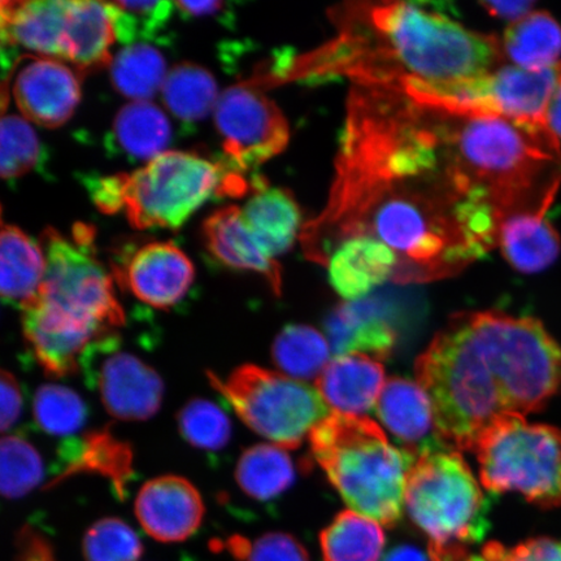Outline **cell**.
<instances>
[{"mask_svg": "<svg viewBox=\"0 0 561 561\" xmlns=\"http://www.w3.org/2000/svg\"><path fill=\"white\" fill-rule=\"evenodd\" d=\"M407 512L438 550L467 549L489 530V501L459 450L421 454L407 481Z\"/></svg>", "mask_w": 561, "mask_h": 561, "instance_id": "cell-6", "label": "cell"}, {"mask_svg": "<svg viewBox=\"0 0 561 561\" xmlns=\"http://www.w3.org/2000/svg\"><path fill=\"white\" fill-rule=\"evenodd\" d=\"M161 96L171 114L184 122H198L215 112L219 90L207 69L182 62L168 72Z\"/></svg>", "mask_w": 561, "mask_h": 561, "instance_id": "cell-32", "label": "cell"}, {"mask_svg": "<svg viewBox=\"0 0 561 561\" xmlns=\"http://www.w3.org/2000/svg\"><path fill=\"white\" fill-rule=\"evenodd\" d=\"M331 347L324 335L308 325H289L272 345V360L280 374L297 381L318 378L329 364Z\"/></svg>", "mask_w": 561, "mask_h": 561, "instance_id": "cell-34", "label": "cell"}, {"mask_svg": "<svg viewBox=\"0 0 561 561\" xmlns=\"http://www.w3.org/2000/svg\"><path fill=\"white\" fill-rule=\"evenodd\" d=\"M60 459L62 469L56 482L79 473L101 474L123 496L133 476L131 447L108 430L91 432L82 439L69 440L62 448Z\"/></svg>", "mask_w": 561, "mask_h": 561, "instance_id": "cell-27", "label": "cell"}, {"mask_svg": "<svg viewBox=\"0 0 561 561\" xmlns=\"http://www.w3.org/2000/svg\"><path fill=\"white\" fill-rule=\"evenodd\" d=\"M115 39L114 21L105 2L69 0L62 61L72 62L80 75L110 66Z\"/></svg>", "mask_w": 561, "mask_h": 561, "instance_id": "cell-23", "label": "cell"}, {"mask_svg": "<svg viewBox=\"0 0 561 561\" xmlns=\"http://www.w3.org/2000/svg\"><path fill=\"white\" fill-rule=\"evenodd\" d=\"M12 95L25 121L58 128L80 103V77L61 60L27 56L13 81Z\"/></svg>", "mask_w": 561, "mask_h": 561, "instance_id": "cell-15", "label": "cell"}, {"mask_svg": "<svg viewBox=\"0 0 561 561\" xmlns=\"http://www.w3.org/2000/svg\"><path fill=\"white\" fill-rule=\"evenodd\" d=\"M501 42L504 61L512 66L542 70L560 62L561 26L549 12L533 11L510 24Z\"/></svg>", "mask_w": 561, "mask_h": 561, "instance_id": "cell-28", "label": "cell"}, {"mask_svg": "<svg viewBox=\"0 0 561 561\" xmlns=\"http://www.w3.org/2000/svg\"><path fill=\"white\" fill-rule=\"evenodd\" d=\"M546 124L553 133V136L561 140V76L556 93L551 98L549 108H547Z\"/></svg>", "mask_w": 561, "mask_h": 561, "instance_id": "cell-46", "label": "cell"}, {"mask_svg": "<svg viewBox=\"0 0 561 561\" xmlns=\"http://www.w3.org/2000/svg\"><path fill=\"white\" fill-rule=\"evenodd\" d=\"M44 479V461L30 440L11 434L2 439L0 489L7 500H19Z\"/></svg>", "mask_w": 561, "mask_h": 561, "instance_id": "cell-37", "label": "cell"}, {"mask_svg": "<svg viewBox=\"0 0 561 561\" xmlns=\"http://www.w3.org/2000/svg\"><path fill=\"white\" fill-rule=\"evenodd\" d=\"M85 561H138L144 545L121 518L105 517L90 526L82 543Z\"/></svg>", "mask_w": 561, "mask_h": 561, "instance_id": "cell-39", "label": "cell"}, {"mask_svg": "<svg viewBox=\"0 0 561 561\" xmlns=\"http://www.w3.org/2000/svg\"><path fill=\"white\" fill-rule=\"evenodd\" d=\"M430 553L434 561H486L481 557H469L468 550H433Z\"/></svg>", "mask_w": 561, "mask_h": 561, "instance_id": "cell-48", "label": "cell"}, {"mask_svg": "<svg viewBox=\"0 0 561 561\" xmlns=\"http://www.w3.org/2000/svg\"><path fill=\"white\" fill-rule=\"evenodd\" d=\"M227 165L243 174L279 156L290 139L278 105L250 81L224 90L214 112Z\"/></svg>", "mask_w": 561, "mask_h": 561, "instance_id": "cell-11", "label": "cell"}, {"mask_svg": "<svg viewBox=\"0 0 561 561\" xmlns=\"http://www.w3.org/2000/svg\"><path fill=\"white\" fill-rule=\"evenodd\" d=\"M35 423L55 437H70L87 423L88 407L72 389L61 385H44L33 399Z\"/></svg>", "mask_w": 561, "mask_h": 561, "instance_id": "cell-35", "label": "cell"}, {"mask_svg": "<svg viewBox=\"0 0 561 561\" xmlns=\"http://www.w3.org/2000/svg\"><path fill=\"white\" fill-rule=\"evenodd\" d=\"M112 270L133 297L158 310L184 299L195 278L191 259L173 242H147L128 250Z\"/></svg>", "mask_w": 561, "mask_h": 561, "instance_id": "cell-13", "label": "cell"}, {"mask_svg": "<svg viewBox=\"0 0 561 561\" xmlns=\"http://www.w3.org/2000/svg\"><path fill=\"white\" fill-rule=\"evenodd\" d=\"M171 137L170 121L151 102H131L115 118V142L130 158L150 161L161 156Z\"/></svg>", "mask_w": 561, "mask_h": 561, "instance_id": "cell-30", "label": "cell"}, {"mask_svg": "<svg viewBox=\"0 0 561 561\" xmlns=\"http://www.w3.org/2000/svg\"><path fill=\"white\" fill-rule=\"evenodd\" d=\"M243 551L245 561H311L305 546L287 533H266Z\"/></svg>", "mask_w": 561, "mask_h": 561, "instance_id": "cell-42", "label": "cell"}, {"mask_svg": "<svg viewBox=\"0 0 561 561\" xmlns=\"http://www.w3.org/2000/svg\"><path fill=\"white\" fill-rule=\"evenodd\" d=\"M69 0H3V46H21L42 58L62 61Z\"/></svg>", "mask_w": 561, "mask_h": 561, "instance_id": "cell-19", "label": "cell"}, {"mask_svg": "<svg viewBox=\"0 0 561 561\" xmlns=\"http://www.w3.org/2000/svg\"><path fill=\"white\" fill-rule=\"evenodd\" d=\"M46 256L44 285L37 300L104 334H116L125 312L114 277L95 254L94 229L80 224L72 237L48 228L41 237Z\"/></svg>", "mask_w": 561, "mask_h": 561, "instance_id": "cell-8", "label": "cell"}, {"mask_svg": "<svg viewBox=\"0 0 561 561\" xmlns=\"http://www.w3.org/2000/svg\"><path fill=\"white\" fill-rule=\"evenodd\" d=\"M481 5L489 15L510 21L512 24L528 16L536 3L529 0H516V2H482Z\"/></svg>", "mask_w": 561, "mask_h": 561, "instance_id": "cell-44", "label": "cell"}, {"mask_svg": "<svg viewBox=\"0 0 561 561\" xmlns=\"http://www.w3.org/2000/svg\"><path fill=\"white\" fill-rule=\"evenodd\" d=\"M416 376L439 438L472 451L497 417L539 412L561 394V347L536 319L462 312L419 357Z\"/></svg>", "mask_w": 561, "mask_h": 561, "instance_id": "cell-2", "label": "cell"}, {"mask_svg": "<svg viewBox=\"0 0 561 561\" xmlns=\"http://www.w3.org/2000/svg\"><path fill=\"white\" fill-rule=\"evenodd\" d=\"M178 425L182 438L199 450H222L231 437V423L227 413L207 399L194 398L182 407Z\"/></svg>", "mask_w": 561, "mask_h": 561, "instance_id": "cell-36", "label": "cell"}, {"mask_svg": "<svg viewBox=\"0 0 561 561\" xmlns=\"http://www.w3.org/2000/svg\"><path fill=\"white\" fill-rule=\"evenodd\" d=\"M236 481L245 495L272 501L296 481V468L285 448L262 444L244 450L236 467Z\"/></svg>", "mask_w": 561, "mask_h": 561, "instance_id": "cell-29", "label": "cell"}, {"mask_svg": "<svg viewBox=\"0 0 561 561\" xmlns=\"http://www.w3.org/2000/svg\"><path fill=\"white\" fill-rule=\"evenodd\" d=\"M0 144V173L4 180L21 178L41 163L39 139L24 117L3 116Z\"/></svg>", "mask_w": 561, "mask_h": 561, "instance_id": "cell-40", "label": "cell"}, {"mask_svg": "<svg viewBox=\"0 0 561 561\" xmlns=\"http://www.w3.org/2000/svg\"><path fill=\"white\" fill-rule=\"evenodd\" d=\"M325 328L335 356L360 354L383 360L396 346L394 329L369 301L336 307Z\"/></svg>", "mask_w": 561, "mask_h": 561, "instance_id": "cell-24", "label": "cell"}, {"mask_svg": "<svg viewBox=\"0 0 561 561\" xmlns=\"http://www.w3.org/2000/svg\"><path fill=\"white\" fill-rule=\"evenodd\" d=\"M104 214L123 213L137 229H179L213 195L243 194L248 182L226 163L196 153L165 151L130 173L88 184Z\"/></svg>", "mask_w": 561, "mask_h": 561, "instance_id": "cell-5", "label": "cell"}, {"mask_svg": "<svg viewBox=\"0 0 561 561\" xmlns=\"http://www.w3.org/2000/svg\"><path fill=\"white\" fill-rule=\"evenodd\" d=\"M0 399H2V410H0V425L2 432L11 430L16 423L23 410V392L20 385L10 371L3 370L0 376Z\"/></svg>", "mask_w": 561, "mask_h": 561, "instance_id": "cell-43", "label": "cell"}, {"mask_svg": "<svg viewBox=\"0 0 561 561\" xmlns=\"http://www.w3.org/2000/svg\"><path fill=\"white\" fill-rule=\"evenodd\" d=\"M386 543L382 525L343 511L320 535L324 561H378Z\"/></svg>", "mask_w": 561, "mask_h": 561, "instance_id": "cell-31", "label": "cell"}, {"mask_svg": "<svg viewBox=\"0 0 561 561\" xmlns=\"http://www.w3.org/2000/svg\"><path fill=\"white\" fill-rule=\"evenodd\" d=\"M545 214L543 209L524 210L501 222L497 248L517 272H542L556 263L560 254V236Z\"/></svg>", "mask_w": 561, "mask_h": 561, "instance_id": "cell-25", "label": "cell"}, {"mask_svg": "<svg viewBox=\"0 0 561 561\" xmlns=\"http://www.w3.org/2000/svg\"><path fill=\"white\" fill-rule=\"evenodd\" d=\"M46 273L41 243L15 226H2L0 236V293L5 304L24 311L38 299Z\"/></svg>", "mask_w": 561, "mask_h": 561, "instance_id": "cell-26", "label": "cell"}, {"mask_svg": "<svg viewBox=\"0 0 561 561\" xmlns=\"http://www.w3.org/2000/svg\"><path fill=\"white\" fill-rule=\"evenodd\" d=\"M23 332L35 362L54 378L77 374L88 351L105 336L114 335L68 318L41 300L23 311Z\"/></svg>", "mask_w": 561, "mask_h": 561, "instance_id": "cell-14", "label": "cell"}, {"mask_svg": "<svg viewBox=\"0 0 561 561\" xmlns=\"http://www.w3.org/2000/svg\"><path fill=\"white\" fill-rule=\"evenodd\" d=\"M91 385L100 392L104 409L123 421H145L156 416L163 403L164 382L158 371L124 351L117 335L96 342L83 357Z\"/></svg>", "mask_w": 561, "mask_h": 561, "instance_id": "cell-12", "label": "cell"}, {"mask_svg": "<svg viewBox=\"0 0 561 561\" xmlns=\"http://www.w3.org/2000/svg\"><path fill=\"white\" fill-rule=\"evenodd\" d=\"M560 76L561 61L542 70L503 65L474 79L446 85L410 82L398 90L412 100L445 110L547 125V108Z\"/></svg>", "mask_w": 561, "mask_h": 561, "instance_id": "cell-10", "label": "cell"}, {"mask_svg": "<svg viewBox=\"0 0 561 561\" xmlns=\"http://www.w3.org/2000/svg\"><path fill=\"white\" fill-rule=\"evenodd\" d=\"M203 238L217 261L238 271L255 272L268 280L273 293L283 290L280 266L259 243L242 215L241 207L216 210L203 224Z\"/></svg>", "mask_w": 561, "mask_h": 561, "instance_id": "cell-18", "label": "cell"}, {"mask_svg": "<svg viewBox=\"0 0 561 561\" xmlns=\"http://www.w3.org/2000/svg\"><path fill=\"white\" fill-rule=\"evenodd\" d=\"M110 70L115 89L131 102H150L168 76L164 56L146 44L123 48L112 59Z\"/></svg>", "mask_w": 561, "mask_h": 561, "instance_id": "cell-33", "label": "cell"}, {"mask_svg": "<svg viewBox=\"0 0 561 561\" xmlns=\"http://www.w3.org/2000/svg\"><path fill=\"white\" fill-rule=\"evenodd\" d=\"M483 488L518 493L543 510L561 507V431L507 413L477 438L472 450Z\"/></svg>", "mask_w": 561, "mask_h": 561, "instance_id": "cell-7", "label": "cell"}, {"mask_svg": "<svg viewBox=\"0 0 561 561\" xmlns=\"http://www.w3.org/2000/svg\"><path fill=\"white\" fill-rule=\"evenodd\" d=\"M486 561H561V539L533 538L515 547L490 542L482 550Z\"/></svg>", "mask_w": 561, "mask_h": 561, "instance_id": "cell-41", "label": "cell"}, {"mask_svg": "<svg viewBox=\"0 0 561 561\" xmlns=\"http://www.w3.org/2000/svg\"><path fill=\"white\" fill-rule=\"evenodd\" d=\"M377 417L392 436L403 442L404 450L419 456L439 445L430 397L409 378L391 377L386 381L376 404Z\"/></svg>", "mask_w": 561, "mask_h": 561, "instance_id": "cell-17", "label": "cell"}, {"mask_svg": "<svg viewBox=\"0 0 561 561\" xmlns=\"http://www.w3.org/2000/svg\"><path fill=\"white\" fill-rule=\"evenodd\" d=\"M174 5L187 15L207 16L219 12L224 4L220 2H175Z\"/></svg>", "mask_w": 561, "mask_h": 561, "instance_id": "cell-47", "label": "cell"}, {"mask_svg": "<svg viewBox=\"0 0 561 561\" xmlns=\"http://www.w3.org/2000/svg\"><path fill=\"white\" fill-rule=\"evenodd\" d=\"M107 4L116 38L126 46L144 44L152 39L171 20L174 3L167 0L156 2H105Z\"/></svg>", "mask_w": 561, "mask_h": 561, "instance_id": "cell-38", "label": "cell"}, {"mask_svg": "<svg viewBox=\"0 0 561 561\" xmlns=\"http://www.w3.org/2000/svg\"><path fill=\"white\" fill-rule=\"evenodd\" d=\"M313 459L351 511L386 528L401 522L416 456L391 444L375 421L333 412L310 434Z\"/></svg>", "mask_w": 561, "mask_h": 561, "instance_id": "cell-4", "label": "cell"}, {"mask_svg": "<svg viewBox=\"0 0 561 561\" xmlns=\"http://www.w3.org/2000/svg\"><path fill=\"white\" fill-rule=\"evenodd\" d=\"M251 187V196L241 207L242 215L259 243L276 259L300 237V208L289 191L272 187L263 179L252 181Z\"/></svg>", "mask_w": 561, "mask_h": 561, "instance_id": "cell-22", "label": "cell"}, {"mask_svg": "<svg viewBox=\"0 0 561 561\" xmlns=\"http://www.w3.org/2000/svg\"><path fill=\"white\" fill-rule=\"evenodd\" d=\"M207 376L251 431L286 450L298 448L329 416L318 389L254 364L237 367L226 380Z\"/></svg>", "mask_w": 561, "mask_h": 561, "instance_id": "cell-9", "label": "cell"}, {"mask_svg": "<svg viewBox=\"0 0 561 561\" xmlns=\"http://www.w3.org/2000/svg\"><path fill=\"white\" fill-rule=\"evenodd\" d=\"M327 268L335 293L343 299L357 301L386 279L394 278L398 256L374 238H351L336 248Z\"/></svg>", "mask_w": 561, "mask_h": 561, "instance_id": "cell-20", "label": "cell"}, {"mask_svg": "<svg viewBox=\"0 0 561 561\" xmlns=\"http://www.w3.org/2000/svg\"><path fill=\"white\" fill-rule=\"evenodd\" d=\"M199 490L184 477L167 474L147 481L138 491V523L159 542L175 543L191 538L205 517Z\"/></svg>", "mask_w": 561, "mask_h": 561, "instance_id": "cell-16", "label": "cell"}, {"mask_svg": "<svg viewBox=\"0 0 561 561\" xmlns=\"http://www.w3.org/2000/svg\"><path fill=\"white\" fill-rule=\"evenodd\" d=\"M336 34L316 50L278 60L251 81L271 88L291 81L346 77L353 85L397 89L446 85L503 66L502 42L468 30L426 4L351 2L329 11Z\"/></svg>", "mask_w": 561, "mask_h": 561, "instance_id": "cell-3", "label": "cell"}, {"mask_svg": "<svg viewBox=\"0 0 561 561\" xmlns=\"http://www.w3.org/2000/svg\"><path fill=\"white\" fill-rule=\"evenodd\" d=\"M501 220L456 167L436 108L402 91L353 85L331 194L299 237L327 266L369 237L398 256L399 283L456 275L497 245Z\"/></svg>", "mask_w": 561, "mask_h": 561, "instance_id": "cell-1", "label": "cell"}, {"mask_svg": "<svg viewBox=\"0 0 561 561\" xmlns=\"http://www.w3.org/2000/svg\"><path fill=\"white\" fill-rule=\"evenodd\" d=\"M382 561H434L430 551L420 550L419 547L402 545L392 549Z\"/></svg>", "mask_w": 561, "mask_h": 561, "instance_id": "cell-45", "label": "cell"}, {"mask_svg": "<svg viewBox=\"0 0 561 561\" xmlns=\"http://www.w3.org/2000/svg\"><path fill=\"white\" fill-rule=\"evenodd\" d=\"M380 360L367 355L335 356L316 380V389L334 412L363 416L376 409L385 386Z\"/></svg>", "mask_w": 561, "mask_h": 561, "instance_id": "cell-21", "label": "cell"}]
</instances>
